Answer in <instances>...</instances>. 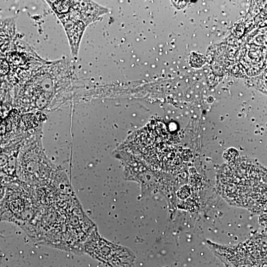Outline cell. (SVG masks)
<instances>
[{"instance_id":"6da1fadb","label":"cell","mask_w":267,"mask_h":267,"mask_svg":"<svg viewBox=\"0 0 267 267\" xmlns=\"http://www.w3.org/2000/svg\"><path fill=\"white\" fill-rule=\"evenodd\" d=\"M88 240L86 248L93 256L106 262L112 267H131L134 256L128 248L104 239L96 230Z\"/></svg>"},{"instance_id":"7a4b0ae2","label":"cell","mask_w":267,"mask_h":267,"mask_svg":"<svg viewBox=\"0 0 267 267\" xmlns=\"http://www.w3.org/2000/svg\"><path fill=\"white\" fill-rule=\"evenodd\" d=\"M78 8L86 26L107 13L108 9L92 1H78Z\"/></svg>"},{"instance_id":"3957f363","label":"cell","mask_w":267,"mask_h":267,"mask_svg":"<svg viewBox=\"0 0 267 267\" xmlns=\"http://www.w3.org/2000/svg\"><path fill=\"white\" fill-rule=\"evenodd\" d=\"M86 25L81 20L77 22L74 26L67 31L70 44L73 49L78 48L79 43Z\"/></svg>"},{"instance_id":"277c9868","label":"cell","mask_w":267,"mask_h":267,"mask_svg":"<svg viewBox=\"0 0 267 267\" xmlns=\"http://www.w3.org/2000/svg\"><path fill=\"white\" fill-rule=\"evenodd\" d=\"M73 1L69 0H56L52 2L53 9L58 14H65L67 13L72 7Z\"/></svg>"},{"instance_id":"5b68a950","label":"cell","mask_w":267,"mask_h":267,"mask_svg":"<svg viewBox=\"0 0 267 267\" xmlns=\"http://www.w3.org/2000/svg\"><path fill=\"white\" fill-rule=\"evenodd\" d=\"M191 194L189 186L185 185L181 187L178 192L177 195L181 199L187 198Z\"/></svg>"},{"instance_id":"8992f818","label":"cell","mask_w":267,"mask_h":267,"mask_svg":"<svg viewBox=\"0 0 267 267\" xmlns=\"http://www.w3.org/2000/svg\"><path fill=\"white\" fill-rule=\"evenodd\" d=\"M238 151L234 148H231L226 151L224 153V159L227 162L233 161L237 156Z\"/></svg>"},{"instance_id":"52a82bcc","label":"cell","mask_w":267,"mask_h":267,"mask_svg":"<svg viewBox=\"0 0 267 267\" xmlns=\"http://www.w3.org/2000/svg\"><path fill=\"white\" fill-rule=\"evenodd\" d=\"M190 182L193 186L201 187L202 184V178L198 175H195L193 176Z\"/></svg>"},{"instance_id":"ba28073f","label":"cell","mask_w":267,"mask_h":267,"mask_svg":"<svg viewBox=\"0 0 267 267\" xmlns=\"http://www.w3.org/2000/svg\"><path fill=\"white\" fill-rule=\"evenodd\" d=\"M9 66L8 63L4 59L1 58L0 62V73L1 75H4L7 73L9 71Z\"/></svg>"}]
</instances>
